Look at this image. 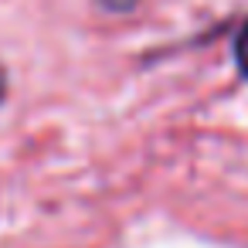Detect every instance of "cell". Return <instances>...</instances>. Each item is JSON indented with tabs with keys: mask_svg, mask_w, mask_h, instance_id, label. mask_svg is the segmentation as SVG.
Returning a JSON list of instances; mask_svg holds the SVG:
<instances>
[{
	"mask_svg": "<svg viewBox=\"0 0 248 248\" xmlns=\"http://www.w3.org/2000/svg\"><path fill=\"white\" fill-rule=\"evenodd\" d=\"M234 62H238V68L248 75V21L241 24V31H238V38H234Z\"/></svg>",
	"mask_w": 248,
	"mask_h": 248,
	"instance_id": "1",
	"label": "cell"
},
{
	"mask_svg": "<svg viewBox=\"0 0 248 248\" xmlns=\"http://www.w3.org/2000/svg\"><path fill=\"white\" fill-rule=\"evenodd\" d=\"M102 4L112 11H126V7H133V0H102Z\"/></svg>",
	"mask_w": 248,
	"mask_h": 248,
	"instance_id": "2",
	"label": "cell"
},
{
	"mask_svg": "<svg viewBox=\"0 0 248 248\" xmlns=\"http://www.w3.org/2000/svg\"><path fill=\"white\" fill-rule=\"evenodd\" d=\"M0 99H4V75H0Z\"/></svg>",
	"mask_w": 248,
	"mask_h": 248,
	"instance_id": "3",
	"label": "cell"
}]
</instances>
